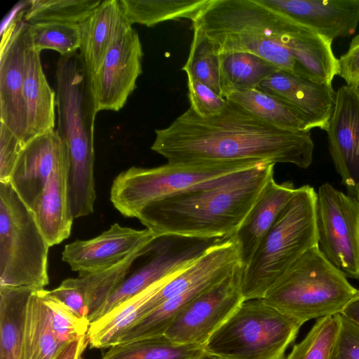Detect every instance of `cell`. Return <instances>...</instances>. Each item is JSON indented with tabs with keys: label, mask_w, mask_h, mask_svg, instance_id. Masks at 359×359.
Wrapping results in <instances>:
<instances>
[{
	"label": "cell",
	"mask_w": 359,
	"mask_h": 359,
	"mask_svg": "<svg viewBox=\"0 0 359 359\" xmlns=\"http://www.w3.org/2000/svg\"><path fill=\"white\" fill-rule=\"evenodd\" d=\"M316 200L313 187L297 188L248 264L242 267L241 292L245 300L264 298L299 258L318 245Z\"/></svg>",
	"instance_id": "cell-5"
},
{
	"label": "cell",
	"mask_w": 359,
	"mask_h": 359,
	"mask_svg": "<svg viewBox=\"0 0 359 359\" xmlns=\"http://www.w3.org/2000/svg\"><path fill=\"white\" fill-rule=\"evenodd\" d=\"M55 76L56 130L68 149L67 191L74 219L94 211V123L97 111L92 83L79 53L60 56Z\"/></svg>",
	"instance_id": "cell-3"
},
{
	"label": "cell",
	"mask_w": 359,
	"mask_h": 359,
	"mask_svg": "<svg viewBox=\"0 0 359 359\" xmlns=\"http://www.w3.org/2000/svg\"><path fill=\"white\" fill-rule=\"evenodd\" d=\"M353 194H355V197L359 200V182L356 185Z\"/></svg>",
	"instance_id": "cell-46"
},
{
	"label": "cell",
	"mask_w": 359,
	"mask_h": 359,
	"mask_svg": "<svg viewBox=\"0 0 359 359\" xmlns=\"http://www.w3.org/2000/svg\"><path fill=\"white\" fill-rule=\"evenodd\" d=\"M155 135L151 149L168 163L251 161L308 168L314 149L310 131L273 126L227 99L218 115L201 117L189 107Z\"/></svg>",
	"instance_id": "cell-1"
},
{
	"label": "cell",
	"mask_w": 359,
	"mask_h": 359,
	"mask_svg": "<svg viewBox=\"0 0 359 359\" xmlns=\"http://www.w3.org/2000/svg\"><path fill=\"white\" fill-rule=\"evenodd\" d=\"M229 237H194L176 234L157 236L151 242L147 260L128 275L90 323L154 283L181 271L212 246Z\"/></svg>",
	"instance_id": "cell-11"
},
{
	"label": "cell",
	"mask_w": 359,
	"mask_h": 359,
	"mask_svg": "<svg viewBox=\"0 0 359 359\" xmlns=\"http://www.w3.org/2000/svg\"><path fill=\"white\" fill-rule=\"evenodd\" d=\"M33 291L0 287V359H23L27 306Z\"/></svg>",
	"instance_id": "cell-25"
},
{
	"label": "cell",
	"mask_w": 359,
	"mask_h": 359,
	"mask_svg": "<svg viewBox=\"0 0 359 359\" xmlns=\"http://www.w3.org/2000/svg\"><path fill=\"white\" fill-rule=\"evenodd\" d=\"M359 44V34H357L353 39L351 40L349 46H355Z\"/></svg>",
	"instance_id": "cell-45"
},
{
	"label": "cell",
	"mask_w": 359,
	"mask_h": 359,
	"mask_svg": "<svg viewBox=\"0 0 359 359\" xmlns=\"http://www.w3.org/2000/svg\"><path fill=\"white\" fill-rule=\"evenodd\" d=\"M242 269L238 266L197 296L175 318L165 334L177 342L204 346L245 301L241 292Z\"/></svg>",
	"instance_id": "cell-12"
},
{
	"label": "cell",
	"mask_w": 359,
	"mask_h": 359,
	"mask_svg": "<svg viewBox=\"0 0 359 359\" xmlns=\"http://www.w3.org/2000/svg\"><path fill=\"white\" fill-rule=\"evenodd\" d=\"M297 188L289 182L277 183L271 178L253 206L232 235L242 267L250 262L259 243L294 196Z\"/></svg>",
	"instance_id": "cell-21"
},
{
	"label": "cell",
	"mask_w": 359,
	"mask_h": 359,
	"mask_svg": "<svg viewBox=\"0 0 359 359\" xmlns=\"http://www.w3.org/2000/svg\"><path fill=\"white\" fill-rule=\"evenodd\" d=\"M178 272L154 283L90 323L87 337L90 346L104 348L117 344L122 336L145 316L146 302Z\"/></svg>",
	"instance_id": "cell-24"
},
{
	"label": "cell",
	"mask_w": 359,
	"mask_h": 359,
	"mask_svg": "<svg viewBox=\"0 0 359 359\" xmlns=\"http://www.w3.org/2000/svg\"><path fill=\"white\" fill-rule=\"evenodd\" d=\"M226 99L273 126L296 131L311 130L306 118L298 110L258 88L233 93Z\"/></svg>",
	"instance_id": "cell-28"
},
{
	"label": "cell",
	"mask_w": 359,
	"mask_h": 359,
	"mask_svg": "<svg viewBox=\"0 0 359 359\" xmlns=\"http://www.w3.org/2000/svg\"><path fill=\"white\" fill-rule=\"evenodd\" d=\"M333 41L353 34L359 22V0H257Z\"/></svg>",
	"instance_id": "cell-18"
},
{
	"label": "cell",
	"mask_w": 359,
	"mask_h": 359,
	"mask_svg": "<svg viewBox=\"0 0 359 359\" xmlns=\"http://www.w3.org/2000/svg\"><path fill=\"white\" fill-rule=\"evenodd\" d=\"M357 290L316 245L285 272L263 299L303 325L340 314Z\"/></svg>",
	"instance_id": "cell-6"
},
{
	"label": "cell",
	"mask_w": 359,
	"mask_h": 359,
	"mask_svg": "<svg viewBox=\"0 0 359 359\" xmlns=\"http://www.w3.org/2000/svg\"><path fill=\"white\" fill-rule=\"evenodd\" d=\"M29 32L34 48L40 53L50 49L61 56H67L80 48L81 34L77 24L36 22L29 24Z\"/></svg>",
	"instance_id": "cell-35"
},
{
	"label": "cell",
	"mask_w": 359,
	"mask_h": 359,
	"mask_svg": "<svg viewBox=\"0 0 359 359\" xmlns=\"http://www.w3.org/2000/svg\"><path fill=\"white\" fill-rule=\"evenodd\" d=\"M219 57L221 94L226 99L233 93L257 88L280 69L269 61L249 53H231Z\"/></svg>",
	"instance_id": "cell-26"
},
{
	"label": "cell",
	"mask_w": 359,
	"mask_h": 359,
	"mask_svg": "<svg viewBox=\"0 0 359 359\" xmlns=\"http://www.w3.org/2000/svg\"><path fill=\"white\" fill-rule=\"evenodd\" d=\"M204 346L175 341L165 334L117 344L102 359H198Z\"/></svg>",
	"instance_id": "cell-29"
},
{
	"label": "cell",
	"mask_w": 359,
	"mask_h": 359,
	"mask_svg": "<svg viewBox=\"0 0 359 359\" xmlns=\"http://www.w3.org/2000/svg\"><path fill=\"white\" fill-rule=\"evenodd\" d=\"M67 157V144L55 129L36 135L25 144L10 184L29 209L44 190L55 169Z\"/></svg>",
	"instance_id": "cell-17"
},
{
	"label": "cell",
	"mask_w": 359,
	"mask_h": 359,
	"mask_svg": "<svg viewBox=\"0 0 359 359\" xmlns=\"http://www.w3.org/2000/svg\"><path fill=\"white\" fill-rule=\"evenodd\" d=\"M79 54L93 84L107 52L116 40L132 29V25L120 0H102L95 11L79 24Z\"/></svg>",
	"instance_id": "cell-20"
},
{
	"label": "cell",
	"mask_w": 359,
	"mask_h": 359,
	"mask_svg": "<svg viewBox=\"0 0 359 359\" xmlns=\"http://www.w3.org/2000/svg\"><path fill=\"white\" fill-rule=\"evenodd\" d=\"M340 315L359 327V289L344 307Z\"/></svg>",
	"instance_id": "cell-43"
},
{
	"label": "cell",
	"mask_w": 359,
	"mask_h": 359,
	"mask_svg": "<svg viewBox=\"0 0 359 359\" xmlns=\"http://www.w3.org/2000/svg\"><path fill=\"white\" fill-rule=\"evenodd\" d=\"M62 347L53 333L42 290H34L27 306L23 359H54Z\"/></svg>",
	"instance_id": "cell-27"
},
{
	"label": "cell",
	"mask_w": 359,
	"mask_h": 359,
	"mask_svg": "<svg viewBox=\"0 0 359 359\" xmlns=\"http://www.w3.org/2000/svg\"><path fill=\"white\" fill-rule=\"evenodd\" d=\"M190 108L201 117L218 115L223 110L226 99L202 83L187 77Z\"/></svg>",
	"instance_id": "cell-37"
},
{
	"label": "cell",
	"mask_w": 359,
	"mask_h": 359,
	"mask_svg": "<svg viewBox=\"0 0 359 359\" xmlns=\"http://www.w3.org/2000/svg\"><path fill=\"white\" fill-rule=\"evenodd\" d=\"M48 292L63 303L78 318L88 320L89 311L86 301L75 278L64 280L57 287L48 290Z\"/></svg>",
	"instance_id": "cell-40"
},
{
	"label": "cell",
	"mask_w": 359,
	"mask_h": 359,
	"mask_svg": "<svg viewBox=\"0 0 359 359\" xmlns=\"http://www.w3.org/2000/svg\"><path fill=\"white\" fill-rule=\"evenodd\" d=\"M24 97L27 111V142L55 129V93L43 73L40 52L31 41L29 25L25 41Z\"/></svg>",
	"instance_id": "cell-22"
},
{
	"label": "cell",
	"mask_w": 359,
	"mask_h": 359,
	"mask_svg": "<svg viewBox=\"0 0 359 359\" xmlns=\"http://www.w3.org/2000/svg\"><path fill=\"white\" fill-rule=\"evenodd\" d=\"M142 43L134 29L114 42L92 84L97 112L123 107L142 72Z\"/></svg>",
	"instance_id": "cell-14"
},
{
	"label": "cell",
	"mask_w": 359,
	"mask_h": 359,
	"mask_svg": "<svg viewBox=\"0 0 359 359\" xmlns=\"http://www.w3.org/2000/svg\"><path fill=\"white\" fill-rule=\"evenodd\" d=\"M355 87L359 90V81L358 82Z\"/></svg>",
	"instance_id": "cell-47"
},
{
	"label": "cell",
	"mask_w": 359,
	"mask_h": 359,
	"mask_svg": "<svg viewBox=\"0 0 359 359\" xmlns=\"http://www.w3.org/2000/svg\"><path fill=\"white\" fill-rule=\"evenodd\" d=\"M68 163L69 156L55 169L44 190L29 209L50 247L69 236L73 224L67 191Z\"/></svg>",
	"instance_id": "cell-23"
},
{
	"label": "cell",
	"mask_w": 359,
	"mask_h": 359,
	"mask_svg": "<svg viewBox=\"0 0 359 359\" xmlns=\"http://www.w3.org/2000/svg\"><path fill=\"white\" fill-rule=\"evenodd\" d=\"M50 247L11 184L0 182V287L44 289Z\"/></svg>",
	"instance_id": "cell-9"
},
{
	"label": "cell",
	"mask_w": 359,
	"mask_h": 359,
	"mask_svg": "<svg viewBox=\"0 0 359 359\" xmlns=\"http://www.w3.org/2000/svg\"><path fill=\"white\" fill-rule=\"evenodd\" d=\"M151 242L110 268L79 274V276L75 278L76 283L86 301L89 311V323L125 280L136 260L149 252Z\"/></svg>",
	"instance_id": "cell-30"
},
{
	"label": "cell",
	"mask_w": 359,
	"mask_h": 359,
	"mask_svg": "<svg viewBox=\"0 0 359 359\" xmlns=\"http://www.w3.org/2000/svg\"><path fill=\"white\" fill-rule=\"evenodd\" d=\"M42 295L48 307L53 333L62 346L88 334L90 323L74 315L63 303L42 290Z\"/></svg>",
	"instance_id": "cell-36"
},
{
	"label": "cell",
	"mask_w": 359,
	"mask_h": 359,
	"mask_svg": "<svg viewBox=\"0 0 359 359\" xmlns=\"http://www.w3.org/2000/svg\"><path fill=\"white\" fill-rule=\"evenodd\" d=\"M318 246L347 278L359 280V200L328 182L316 191Z\"/></svg>",
	"instance_id": "cell-10"
},
{
	"label": "cell",
	"mask_w": 359,
	"mask_h": 359,
	"mask_svg": "<svg viewBox=\"0 0 359 359\" xmlns=\"http://www.w3.org/2000/svg\"><path fill=\"white\" fill-rule=\"evenodd\" d=\"M339 328V314L317 319L285 359H330Z\"/></svg>",
	"instance_id": "cell-34"
},
{
	"label": "cell",
	"mask_w": 359,
	"mask_h": 359,
	"mask_svg": "<svg viewBox=\"0 0 359 359\" xmlns=\"http://www.w3.org/2000/svg\"><path fill=\"white\" fill-rule=\"evenodd\" d=\"M88 344L87 335L74 340L64 346L54 359H82Z\"/></svg>",
	"instance_id": "cell-42"
},
{
	"label": "cell",
	"mask_w": 359,
	"mask_h": 359,
	"mask_svg": "<svg viewBox=\"0 0 359 359\" xmlns=\"http://www.w3.org/2000/svg\"><path fill=\"white\" fill-rule=\"evenodd\" d=\"M23 12L8 24L0 48V122L25 144L27 111L24 97L25 41L29 24Z\"/></svg>",
	"instance_id": "cell-13"
},
{
	"label": "cell",
	"mask_w": 359,
	"mask_h": 359,
	"mask_svg": "<svg viewBox=\"0 0 359 359\" xmlns=\"http://www.w3.org/2000/svg\"><path fill=\"white\" fill-rule=\"evenodd\" d=\"M302 325L263 298L245 300L210 337L204 351L219 359H284Z\"/></svg>",
	"instance_id": "cell-8"
},
{
	"label": "cell",
	"mask_w": 359,
	"mask_h": 359,
	"mask_svg": "<svg viewBox=\"0 0 359 359\" xmlns=\"http://www.w3.org/2000/svg\"><path fill=\"white\" fill-rule=\"evenodd\" d=\"M25 144L0 122V182L10 183L11 177Z\"/></svg>",
	"instance_id": "cell-38"
},
{
	"label": "cell",
	"mask_w": 359,
	"mask_h": 359,
	"mask_svg": "<svg viewBox=\"0 0 359 359\" xmlns=\"http://www.w3.org/2000/svg\"><path fill=\"white\" fill-rule=\"evenodd\" d=\"M102 0H32L23 12L28 24L53 22L79 25L98 7Z\"/></svg>",
	"instance_id": "cell-32"
},
{
	"label": "cell",
	"mask_w": 359,
	"mask_h": 359,
	"mask_svg": "<svg viewBox=\"0 0 359 359\" xmlns=\"http://www.w3.org/2000/svg\"><path fill=\"white\" fill-rule=\"evenodd\" d=\"M339 72L346 84L355 86L359 81V44L349 46L339 58Z\"/></svg>",
	"instance_id": "cell-41"
},
{
	"label": "cell",
	"mask_w": 359,
	"mask_h": 359,
	"mask_svg": "<svg viewBox=\"0 0 359 359\" xmlns=\"http://www.w3.org/2000/svg\"><path fill=\"white\" fill-rule=\"evenodd\" d=\"M251 161L168 163L144 168L131 167L114 180L110 200L127 217H137L148 204L227 179L256 166Z\"/></svg>",
	"instance_id": "cell-7"
},
{
	"label": "cell",
	"mask_w": 359,
	"mask_h": 359,
	"mask_svg": "<svg viewBox=\"0 0 359 359\" xmlns=\"http://www.w3.org/2000/svg\"><path fill=\"white\" fill-rule=\"evenodd\" d=\"M274 165L261 162L215 184L154 201L136 218L156 236L231 237L273 177Z\"/></svg>",
	"instance_id": "cell-2"
},
{
	"label": "cell",
	"mask_w": 359,
	"mask_h": 359,
	"mask_svg": "<svg viewBox=\"0 0 359 359\" xmlns=\"http://www.w3.org/2000/svg\"><path fill=\"white\" fill-rule=\"evenodd\" d=\"M257 88L283 100L298 110L306 118L311 129H327L336 97L332 83L280 69Z\"/></svg>",
	"instance_id": "cell-19"
},
{
	"label": "cell",
	"mask_w": 359,
	"mask_h": 359,
	"mask_svg": "<svg viewBox=\"0 0 359 359\" xmlns=\"http://www.w3.org/2000/svg\"><path fill=\"white\" fill-rule=\"evenodd\" d=\"M182 69L192 78L222 96L220 87V57L215 53L210 42L194 31L190 51Z\"/></svg>",
	"instance_id": "cell-33"
},
{
	"label": "cell",
	"mask_w": 359,
	"mask_h": 359,
	"mask_svg": "<svg viewBox=\"0 0 359 359\" xmlns=\"http://www.w3.org/2000/svg\"><path fill=\"white\" fill-rule=\"evenodd\" d=\"M325 131L341 183L353 192L359 182V90L355 86L346 84L337 90Z\"/></svg>",
	"instance_id": "cell-16"
},
{
	"label": "cell",
	"mask_w": 359,
	"mask_h": 359,
	"mask_svg": "<svg viewBox=\"0 0 359 359\" xmlns=\"http://www.w3.org/2000/svg\"><path fill=\"white\" fill-rule=\"evenodd\" d=\"M198 359H219V358L205 352Z\"/></svg>",
	"instance_id": "cell-44"
},
{
	"label": "cell",
	"mask_w": 359,
	"mask_h": 359,
	"mask_svg": "<svg viewBox=\"0 0 359 359\" xmlns=\"http://www.w3.org/2000/svg\"><path fill=\"white\" fill-rule=\"evenodd\" d=\"M339 316L340 328L330 359H359V327Z\"/></svg>",
	"instance_id": "cell-39"
},
{
	"label": "cell",
	"mask_w": 359,
	"mask_h": 359,
	"mask_svg": "<svg viewBox=\"0 0 359 359\" xmlns=\"http://www.w3.org/2000/svg\"><path fill=\"white\" fill-rule=\"evenodd\" d=\"M209 0H120L126 16L134 23L152 27L168 20L192 21Z\"/></svg>",
	"instance_id": "cell-31"
},
{
	"label": "cell",
	"mask_w": 359,
	"mask_h": 359,
	"mask_svg": "<svg viewBox=\"0 0 359 359\" xmlns=\"http://www.w3.org/2000/svg\"><path fill=\"white\" fill-rule=\"evenodd\" d=\"M156 236L148 229L138 230L115 223L95 238L65 245L62 260L79 274L104 270L120 263Z\"/></svg>",
	"instance_id": "cell-15"
},
{
	"label": "cell",
	"mask_w": 359,
	"mask_h": 359,
	"mask_svg": "<svg viewBox=\"0 0 359 359\" xmlns=\"http://www.w3.org/2000/svg\"><path fill=\"white\" fill-rule=\"evenodd\" d=\"M191 24L219 55L249 53L299 74L294 59L280 44L295 21L257 0H209Z\"/></svg>",
	"instance_id": "cell-4"
}]
</instances>
